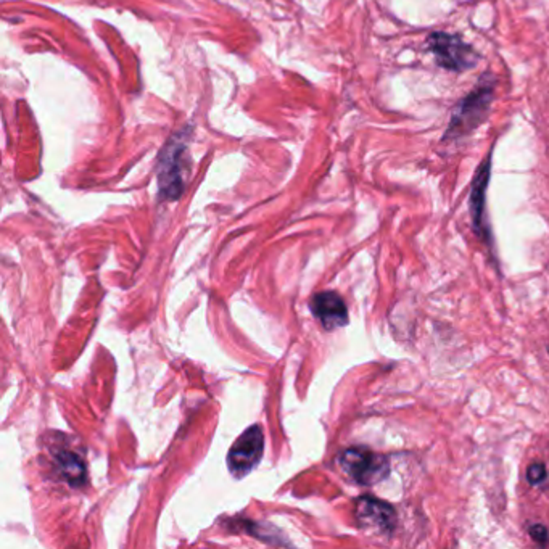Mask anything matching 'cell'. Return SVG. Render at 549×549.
<instances>
[{
    "instance_id": "6da1fadb",
    "label": "cell",
    "mask_w": 549,
    "mask_h": 549,
    "mask_svg": "<svg viewBox=\"0 0 549 549\" xmlns=\"http://www.w3.org/2000/svg\"><path fill=\"white\" fill-rule=\"evenodd\" d=\"M493 82V80L482 77L477 87L456 105L449 124L446 127L443 142L463 139V137L469 136L470 132H474L487 120L488 111L492 109V102L494 99Z\"/></svg>"
},
{
    "instance_id": "7a4b0ae2",
    "label": "cell",
    "mask_w": 549,
    "mask_h": 549,
    "mask_svg": "<svg viewBox=\"0 0 549 549\" xmlns=\"http://www.w3.org/2000/svg\"><path fill=\"white\" fill-rule=\"evenodd\" d=\"M427 47L434 53L437 65L446 71H467L480 60L477 50L470 44L464 42L458 34L432 32L427 37Z\"/></svg>"
},
{
    "instance_id": "3957f363",
    "label": "cell",
    "mask_w": 549,
    "mask_h": 549,
    "mask_svg": "<svg viewBox=\"0 0 549 549\" xmlns=\"http://www.w3.org/2000/svg\"><path fill=\"white\" fill-rule=\"evenodd\" d=\"M338 464L348 477L360 485H374L389 475L390 465L384 456L366 448H348L338 458Z\"/></svg>"
},
{
    "instance_id": "277c9868",
    "label": "cell",
    "mask_w": 549,
    "mask_h": 549,
    "mask_svg": "<svg viewBox=\"0 0 549 549\" xmlns=\"http://www.w3.org/2000/svg\"><path fill=\"white\" fill-rule=\"evenodd\" d=\"M264 437L261 427L253 425L240 435L227 454L229 470L235 477H245L263 458Z\"/></svg>"
},
{
    "instance_id": "5b68a950",
    "label": "cell",
    "mask_w": 549,
    "mask_h": 549,
    "mask_svg": "<svg viewBox=\"0 0 549 549\" xmlns=\"http://www.w3.org/2000/svg\"><path fill=\"white\" fill-rule=\"evenodd\" d=\"M355 516L362 528L377 533H385V535L393 532L396 525L395 508L374 496H361L357 499Z\"/></svg>"
},
{
    "instance_id": "8992f818",
    "label": "cell",
    "mask_w": 549,
    "mask_h": 549,
    "mask_svg": "<svg viewBox=\"0 0 549 549\" xmlns=\"http://www.w3.org/2000/svg\"><path fill=\"white\" fill-rule=\"evenodd\" d=\"M185 145L183 142H171L161 153L158 184L160 192L168 198H178L183 192V156Z\"/></svg>"
},
{
    "instance_id": "52a82bcc",
    "label": "cell",
    "mask_w": 549,
    "mask_h": 549,
    "mask_svg": "<svg viewBox=\"0 0 549 549\" xmlns=\"http://www.w3.org/2000/svg\"><path fill=\"white\" fill-rule=\"evenodd\" d=\"M311 311L327 331L346 326L348 310L343 298L335 292H321L311 300Z\"/></svg>"
},
{
    "instance_id": "ba28073f",
    "label": "cell",
    "mask_w": 549,
    "mask_h": 549,
    "mask_svg": "<svg viewBox=\"0 0 549 549\" xmlns=\"http://www.w3.org/2000/svg\"><path fill=\"white\" fill-rule=\"evenodd\" d=\"M490 173H492V156L488 155L478 166L470 189V214L474 219V227L480 235H485V200H487Z\"/></svg>"
},
{
    "instance_id": "9c48e42d",
    "label": "cell",
    "mask_w": 549,
    "mask_h": 549,
    "mask_svg": "<svg viewBox=\"0 0 549 549\" xmlns=\"http://www.w3.org/2000/svg\"><path fill=\"white\" fill-rule=\"evenodd\" d=\"M57 463L68 482L73 485H80L84 482L86 478L84 465H82V463L76 454L65 451V453H60L57 456Z\"/></svg>"
},
{
    "instance_id": "30bf717a",
    "label": "cell",
    "mask_w": 549,
    "mask_h": 549,
    "mask_svg": "<svg viewBox=\"0 0 549 549\" xmlns=\"http://www.w3.org/2000/svg\"><path fill=\"white\" fill-rule=\"evenodd\" d=\"M527 478H528V482H530L532 485L541 483L543 480L546 478L545 464H541V463L532 464L530 467H528V470H527Z\"/></svg>"
},
{
    "instance_id": "8fae6325",
    "label": "cell",
    "mask_w": 549,
    "mask_h": 549,
    "mask_svg": "<svg viewBox=\"0 0 549 549\" xmlns=\"http://www.w3.org/2000/svg\"><path fill=\"white\" fill-rule=\"evenodd\" d=\"M530 535L533 540L538 543V545H541V546L548 545L549 532L545 525H541V523H535V525L530 527Z\"/></svg>"
},
{
    "instance_id": "7c38bea8",
    "label": "cell",
    "mask_w": 549,
    "mask_h": 549,
    "mask_svg": "<svg viewBox=\"0 0 549 549\" xmlns=\"http://www.w3.org/2000/svg\"><path fill=\"white\" fill-rule=\"evenodd\" d=\"M548 351H549V348H548Z\"/></svg>"
}]
</instances>
